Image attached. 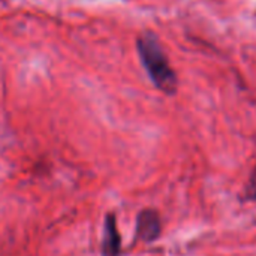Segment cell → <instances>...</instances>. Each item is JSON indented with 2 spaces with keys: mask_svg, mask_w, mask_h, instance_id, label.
<instances>
[{
  "mask_svg": "<svg viewBox=\"0 0 256 256\" xmlns=\"http://www.w3.org/2000/svg\"><path fill=\"white\" fill-rule=\"evenodd\" d=\"M105 255L118 256L120 254V236L116 228L114 218L106 219V230H105Z\"/></svg>",
  "mask_w": 256,
  "mask_h": 256,
  "instance_id": "cell-3",
  "label": "cell"
},
{
  "mask_svg": "<svg viewBox=\"0 0 256 256\" xmlns=\"http://www.w3.org/2000/svg\"><path fill=\"white\" fill-rule=\"evenodd\" d=\"M162 220L156 210L147 208L138 214L136 219V236L144 243H153L160 237Z\"/></svg>",
  "mask_w": 256,
  "mask_h": 256,
  "instance_id": "cell-2",
  "label": "cell"
},
{
  "mask_svg": "<svg viewBox=\"0 0 256 256\" xmlns=\"http://www.w3.org/2000/svg\"><path fill=\"white\" fill-rule=\"evenodd\" d=\"M138 52L153 84L168 96L177 93L178 80L153 33H144L138 39Z\"/></svg>",
  "mask_w": 256,
  "mask_h": 256,
  "instance_id": "cell-1",
  "label": "cell"
},
{
  "mask_svg": "<svg viewBox=\"0 0 256 256\" xmlns=\"http://www.w3.org/2000/svg\"><path fill=\"white\" fill-rule=\"evenodd\" d=\"M242 201L244 202H255L256 201V162L249 174V178L242 192Z\"/></svg>",
  "mask_w": 256,
  "mask_h": 256,
  "instance_id": "cell-4",
  "label": "cell"
}]
</instances>
